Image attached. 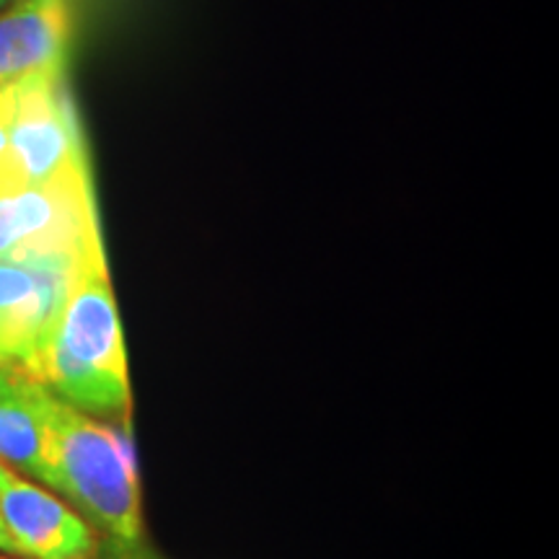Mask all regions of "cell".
Masks as SVG:
<instances>
[{
	"label": "cell",
	"mask_w": 559,
	"mask_h": 559,
	"mask_svg": "<svg viewBox=\"0 0 559 559\" xmlns=\"http://www.w3.org/2000/svg\"><path fill=\"white\" fill-rule=\"evenodd\" d=\"M37 379L83 415L130 430L128 353L107 262L88 264L75 275L41 353Z\"/></svg>",
	"instance_id": "obj_1"
},
{
	"label": "cell",
	"mask_w": 559,
	"mask_h": 559,
	"mask_svg": "<svg viewBox=\"0 0 559 559\" xmlns=\"http://www.w3.org/2000/svg\"><path fill=\"white\" fill-rule=\"evenodd\" d=\"M47 487L73 502L107 539L145 542L143 495L132 461L130 430L83 415L58 400Z\"/></svg>",
	"instance_id": "obj_2"
},
{
	"label": "cell",
	"mask_w": 559,
	"mask_h": 559,
	"mask_svg": "<svg viewBox=\"0 0 559 559\" xmlns=\"http://www.w3.org/2000/svg\"><path fill=\"white\" fill-rule=\"evenodd\" d=\"M104 260L91 171L0 192V262Z\"/></svg>",
	"instance_id": "obj_3"
},
{
	"label": "cell",
	"mask_w": 559,
	"mask_h": 559,
	"mask_svg": "<svg viewBox=\"0 0 559 559\" xmlns=\"http://www.w3.org/2000/svg\"><path fill=\"white\" fill-rule=\"evenodd\" d=\"M60 75H37L13 86L0 192L88 171L86 145Z\"/></svg>",
	"instance_id": "obj_4"
},
{
	"label": "cell",
	"mask_w": 559,
	"mask_h": 559,
	"mask_svg": "<svg viewBox=\"0 0 559 559\" xmlns=\"http://www.w3.org/2000/svg\"><path fill=\"white\" fill-rule=\"evenodd\" d=\"M104 260L0 262V368L37 379L39 360L70 285L83 267ZM39 381V379H37Z\"/></svg>",
	"instance_id": "obj_5"
},
{
	"label": "cell",
	"mask_w": 559,
	"mask_h": 559,
	"mask_svg": "<svg viewBox=\"0 0 559 559\" xmlns=\"http://www.w3.org/2000/svg\"><path fill=\"white\" fill-rule=\"evenodd\" d=\"M0 515L16 557L94 559L102 534L79 510L0 461Z\"/></svg>",
	"instance_id": "obj_6"
},
{
	"label": "cell",
	"mask_w": 559,
	"mask_h": 559,
	"mask_svg": "<svg viewBox=\"0 0 559 559\" xmlns=\"http://www.w3.org/2000/svg\"><path fill=\"white\" fill-rule=\"evenodd\" d=\"M58 396L19 370L0 368V461L50 481L52 417Z\"/></svg>",
	"instance_id": "obj_7"
},
{
	"label": "cell",
	"mask_w": 559,
	"mask_h": 559,
	"mask_svg": "<svg viewBox=\"0 0 559 559\" xmlns=\"http://www.w3.org/2000/svg\"><path fill=\"white\" fill-rule=\"evenodd\" d=\"M68 11L62 0H21L0 13V88L62 73Z\"/></svg>",
	"instance_id": "obj_8"
},
{
	"label": "cell",
	"mask_w": 559,
	"mask_h": 559,
	"mask_svg": "<svg viewBox=\"0 0 559 559\" xmlns=\"http://www.w3.org/2000/svg\"><path fill=\"white\" fill-rule=\"evenodd\" d=\"M94 559H160L145 542H117L102 536L99 551Z\"/></svg>",
	"instance_id": "obj_9"
},
{
	"label": "cell",
	"mask_w": 559,
	"mask_h": 559,
	"mask_svg": "<svg viewBox=\"0 0 559 559\" xmlns=\"http://www.w3.org/2000/svg\"><path fill=\"white\" fill-rule=\"evenodd\" d=\"M11 115H13V86L0 88V171H3L5 148H9Z\"/></svg>",
	"instance_id": "obj_10"
},
{
	"label": "cell",
	"mask_w": 559,
	"mask_h": 559,
	"mask_svg": "<svg viewBox=\"0 0 559 559\" xmlns=\"http://www.w3.org/2000/svg\"><path fill=\"white\" fill-rule=\"evenodd\" d=\"M0 551H5V555H13V557H16V549H13V542H11L9 531H5L3 515H0Z\"/></svg>",
	"instance_id": "obj_11"
},
{
	"label": "cell",
	"mask_w": 559,
	"mask_h": 559,
	"mask_svg": "<svg viewBox=\"0 0 559 559\" xmlns=\"http://www.w3.org/2000/svg\"><path fill=\"white\" fill-rule=\"evenodd\" d=\"M0 559H16L13 555H5V551H0Z\"/></svg>",
	"instance_id": "obj_12"
}]
</instances>
